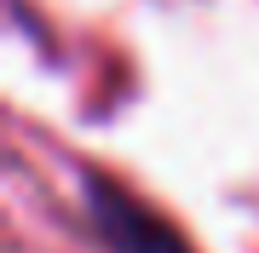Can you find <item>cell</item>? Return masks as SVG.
<instances>
[{"label": "cell", "instance_id": "cell-1", "mask_svg": "<svg viewBox=\"0 0 259 253\" xmlns=\"http://www.w3.org/2000/svg\"><path fill=\"white\" fill-rule=\"evenodd\" d=\"M87 219H93L98 242L110 253H196L156 207H144L133 190H121L104 173L87 178Z\"/></svg>", "mask_w": 259, "mask_h": 253}]
</instances>
